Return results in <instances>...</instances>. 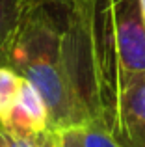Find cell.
Instances as JSON below:
<instances>
[{"mask_svg": "<svg viewBox=\"0 0 145 147\" xmlns=\"http://www.w3.org/2000/svg\"><path fill=\"white\" fill-rule=\"evenodd\" d=\"M67 61L87 123L113 134L125 90L145 73L140 0H65Z\"/></svg>", "mask_w": 145, "mask_h": 147, "instance_id": "cell-1", "label": "cell"}, {"mask_svg": "<svg viewBox=\"0 0 145 147\" xmlns=\"http://www.w3.org/2000/svg\"><path fill=\"white\" fill-rule=\"evenodd\" d=\"M6 65L41 93L50 132L87 125L67 61L63 2L22 0Z\"/></svg>", "mask_w": 145, "mask_h": 147, "instance_id": "cell-2", "label": "cell"}, {"mask_svg": "<svg viewBox=\"0 0 145 147\" xmlns=\"http://www.w3.org/2000/svg\"><path fill=\"white\" fill-rule=\"evenodd\" d=\"M0 127L24 136H41L50 132L47 104L36 86L26 78H22L11 106L0 115Z\"/></svg>", "mask_w": 145, "mask_h": 147, "instance_id": "cell-3", "label": "cell"}, {"mask_svg": "<svg viewBox=\"0 0 145 147\" xmlns=\"http://www.w3.org/2000/svg\"><path fill=\"white\" fill-rule=\"evenodd\" d=\"M112 136L117 142L145 138V73L136 75L125 90Z\"/></svg>", "mask_w": 145, "mask_h": 147, "instance_id": "cell-4", "label": "cell"}, {"mask_svg": "<svg viewBox=\"0 0 145 147\" xmlns=\"http://www.w3.org/2000/svg\"><path fill=\"white\" fill-rule=\"evenodd\" d=\"M22 0H0V65H6L13 34L17 30Z\"/></svg>", "mask_w": 145, "mask_h": 147, "instance_id": "cell-5", "label": "cell"}, {"mask_svg": "<svg viewBox=\"0 0 145 147\" xmlns=\"http://www.w3.org/2000/svg\"><path fill=\"white\" fill-rule=\"evenodd\" d=\"M22 76L7 65H0V115L11 106L21 88Z\"/></svg>", "mask_w": 145, "mask_h": 147, "instance_id": "cell-6", "label": "cell"}, {"mask_svg": "<svg viewBox=\"0 0 145 147\" xmlns=\"http://www.w3.org/2000/svg\"><path fill=\"white\" fill-rule=\"evenodd\" d=\"M78 130H80L82 147H121L119 142L108 130L99 125L87 123V125H80Z\"/></svg>", "mask_w": 145, "mask_h": 147, "instance_id": "cell-7", "label": "cell"}, {"mask_svg": "<svg viewBox=\"0 0 145 147\" xmlns=\"http://www.w3.org/2000/svg\"><path fill=\"white\" fill-rule=\"evenodd\" d=\"M41 136H24V134H17L11 130L0 127V147H41Z\"/></svg>", "mask_w": 145, "mask_h": 147, "instance_id": "cell-8", "label": "cell"}, {"mask_svg": "<svg viewBox=\"0 0 145 147\" xmlns=\"http://www.w3.org/2000/svg\"><path fill=\"white\" fill-rule=\"evenodd\" d=\"M56 134V142L58 147H82V140H80V130L78 127H71V129L58 130Z\"/></svg>", "mask_w": 145, "mask_h": 147, "instance_id": "cell-9", "label": "cell"}, {"mask_svg": "<svg viewBox=\"0 0 145 147\" xmlns=\"http://www.w3.org/2000/svg\"><path fill=\"white\" fill-rule=\"evenodd\" d=\"M41 147H58V142H56V134L54 132H47L41 140Z\"/></svg>", "mask_w": 145, "mask_h": 147, "instance_id": "cell-10", "label": "cell"}, {"mask_svg": "<svg viewBox=\"0 0 145 147\" xmlns=\"http://www.w3.org/2000/svg\"><path fill=\"white\" fill-rule=\"evenodd\" d=\"M121 147H145V138H138V140H128V142H119Z\"/></svg>", "mask_w": 145, "mask_h": 147, "instance_id": "cell-11", "label": "cell"}, {"mask_svg": "<svg viewBox=\"0 0 145 147\" xmlns=\"http://www.w3.org/2000/svg\"><path fill=\"white\" fill-rule=\"evenodd\" d=\"M140 9H142V17H143V22H145V0H140Z\"/></svg>", "mask_w": 145, "mask_h": 147, "instance_id": "cell-12", "label": "cell"}, {"mask_svg": "<svg viewBox=\"0 0 145 147\" xmlns=\"http://www.w3.org/2000/svg\"><path fill=\"white\" fill-rule=\"evenodd\" d=\"M32 2H65V0H32Z\"/></svg>", "mask_w": 145, "mask_h": 147, "instance_id": "cell-13", "label": "cell"}]
</instances>
